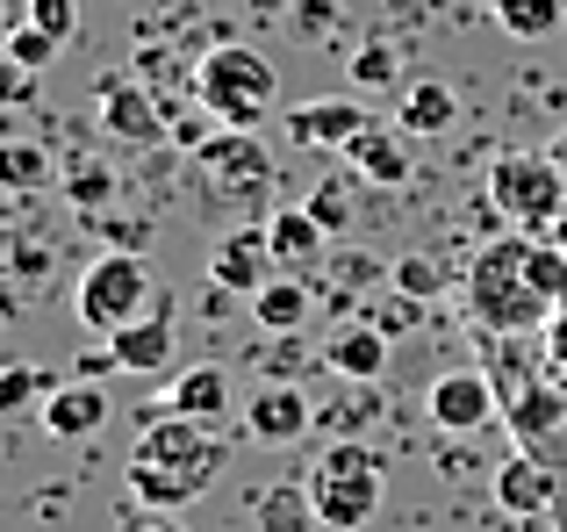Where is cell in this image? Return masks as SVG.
<instances>
[{
  "instance_id": "31",
  "label": "cell",
  "mask_w": 567,
  "mask_h": 532,
  "mask_svg": "<svg viewBox=\"0 0 567 532\" xmlns=\"http://www.w3.org/2000/svg\"><path fill=\"white\" fill-rule=\"evenodd\" d=\"M352 80L360 86H395L402 80V58H395V43H360V51H352Z\"/></svg>"
},
{
  "instance_id": "32",
  "label": "cell",
  "mask_w": 567,
  "mask_h": 532,
  "mask_svg": "<svg viewBox=\"0 0 567 532\" xmlns=\"http://www.w3.org/2000/svg\"><path fill=\"white\" fill-rule=\"evenodd\" d=\"M309 216H317L331 238H346V231H352V187L346 181H323L317 195H309Z\"/></svg>"
},
{
  "instance_id": "23",
  "label": "cell",
  "mask_w": 567,
  "mask_h": 532,
  "mask_svg": "<svg viewBox=\"0 0 567 532\" xmlns=\"http://www.w3.org/2000/svg\"><path fill=\"white\" fill-rule=\"evenodd\" d=\"M488 8H496V22L511 29L517 43H546L567 22V0H488Z\"/></svg>"
},
{
  "instance_id": "10",
  "label": "cell",
  "mask_w": 567,
  "mask_h": 532,
  "mask_svg": "<svg viewBox=\"0 0 567 532\" xmlns=\"http://www.w3.org/2000/svg\"><path fill=\"white\" fill-rule=\"evenodd\" d=\"M554 468L539 461V453L517 447L511 461H496V511L503 519H525V525H546L554 519Z\"/></svg>"
},
{
  "instance_id": "14",
  "label": "cell",
  "mask_w": 567,
  "mask_h": 532,
  "mask_svg": "<svg viewBox=\"0 0 567 532\" xmlns=\"http://www.w3.org/2000/svg\"><path fill=\"white\" fill-rule=\"evenodd\" d=\"M388 346H395V338H388L381 324L352 317V324H338V331H331L323 367H331L338 381H381V375H388Z\"/></svg>"
},
{
  "instance_id": "37",
  "label": "cell",
  "mask_w": 567,
  "mask_h": 532,
  "mask_svg": "<svg viewBox=\"0 0 567 532\" xmlns=\"http://www.w3.org/2000/svg\"><path fill=\"white\" fill-rule=\"evenodd\" d=\"M43 266H51V253H29V245H22V253H14V274H29V280H37Z\"/></svg>"
},
{
  "instance_id": "17",
  "label": "cell",
  "mask_w": 567,
  "mask_h": 532,
  "mask_svg": "<svg viewBox=\"0 0 567 532\" xmlns=\"http://www.w3.org/2000/svg\"><path fill=\"white\" fill-rule=\"evenodd\" d=\"M346 166H352V181L402 187V181H410V144H402V137H395L388 123H367L360 137L346 144Z\"/></svg>"
},
{
  "instance_id": "35",
  "label": "cell",
  "mask_w": 567,
  "mask_h": 532,
  "mask_svg": "<svg viewBox=\"0 0 567 532\" xmlns=\"http://www.w3.org/2000/svg\"><path fill=\"white\" fill-rule=\"evenodd\" d=\"M109 375H123L115 346H101V352H80V381H109Z\"/></svg>"
},
{
  "instance_id": "2",
  "label": "cell",
  "mask_w": 567,
  "mask_h": 532,
  "mask_svg": "<svg viewBox=\"0 0 567 532\" xmlns=\"http://www.w3.org/2000/svg\"><path fill=\"white\" fill-rule=\"evenodd\" d=\"M309 504H317V525L331 532H360L374 525L381 497H388V461L367 439H331V447L309 461Z\"/></svg>"
},
{
  "instance_id": "38",
  "label": "cell",
  "mask_w": 567,
  "mask_h": 532,
  "mask_svg": "<svg viewBox=\"0 0 567 532\" xmlns=\"http://www.w3.org/2000/svg\"><path fill=\"white\" fill-rule=\"evenodd\" d=\"M144 532H187V525H181V519H173V511H158V519H152V525H144Z\"/></svg>"
},
{
  "instance_id": "7",
  "label": "cell",
  "mask_w": 567,
  "mask_h": 532,
  "mask_svg": "<svg viewBox=\"0 0 567 532\" xmlns=\"http://www.w3.org/2000/svg\"><path fill=\"white\" fill-rule=\"evenodd\" d=\"M424 418L439 424V432L467 439V432H482V424L503 418V389L488 381V367H453V375H439L424 389Z\"/></svg>"
},
{
  "instance_id": "22",
  "label": "cell",
  "mask_w": 567,
  "mask_h": 532,
  "mask_svg": "<svg viewBox=\"0 0 567 532\" xmlns=\"http://www.w3.org/2000/svg\"><path fill=\"white\" fill-rule=\"evenodd\" d=\"M410 137H445V130L460 123V101H453V86H439V80H424V86H410L402 94V115H395Z\"/></svg>"
},
{
  "instance_id": "9",
  "label": "cell",
  "mask_w": 567,
  "mask_h": 532,
  "mask_svg": "<svg viewBox=\"0 0 567 532\" xmlns=\"http://www.w3.org/2000/svg\"><path fill=\"white\" fill-rule=\"evenodd\" d=\"M94 109H101V130H109V137H123V144H158V137H166V115H158L144 72H137V80H130V72L101 80Z\"/></svg>"
},
{
  "instance_id": "29",
  "label": "cell",
  "mask_w": 567,
  "mask_h": 532,
  "mask_svg": "<svg viewBox=\"0 0 567 532\" xmlns=\"http://www.w3.org/2000/svg\"><path fill=\"white\" fill-rule=\"evenodd\" d=\"M109 195H115V173L101 166V158H80V166L65 173V202L72 209H109Z\"/></svg>"
},
{
  "instance_id": "25",
  "label": "cell",
  "mask_w": 567,
  "mask_h": 532,
  "mask_svg": "<svg viewBox=\"0 0 567 532\" xmlns=\"http://www.w3.org/2000/svg\"><path fill=\"white\" fill-rule=\"evenodd\" d=\"M259 525H266V532H309V525H317L309 482H274V490L259 497Z\"/></svg>"
},
{
  "instance_id": "12",
  "label": "cell",
  "mask_w": 567,
  "mask_h": 532,
  "mask_svg": "<svg viewBox=\"0 0 567 532\" xmlns=\"http://www.w3.org/2000/svg\"><path fill=\"white\" fill-rule=\"evenodd\" d=\"M309 424H317V403H309L295 381H266V389L245 403V432L259 439V447H295Z\"/></svg>"
},
{
  "instance_id": "1",
  "label": "cell",
  "mask_w": 567,
  "mask_h": 532,
  "mask_svg": "<svg viewBox=\"0 0 567 532\" xmlns=\"http://www.w3.org/2000/svg\"><path fill=\"white\" fill-rule=\"evenodd\" d=\"M554 309H567V253L554 238H488L467 266V317L474 331L496 338H532L554 324Z\"/></svg>"
},
{
  "instance_id": "24",
  "label": "cell",
  "mask_w": 567,
  "mask_h": 532,
  "mask_svg": "<svg viewBox=\"0 0 567 532\" xmlns=\"http://www.w3.org/2000/svg\"><path fill=\"white\" fill-rule=\"evenodd\" d=\"M43 181H51V152H43L37 137H8L0 144V187H8V195H37Z\"/></svg>"
},
{
  "instance_id": "16",
  "label": "cell",
  "mask_w": 567,
  "mask_h": 532,
  "mask_svg": "<svg viewBox=\"0 0 567 532\" xmlns=\"http://www.w3.org/2000/svg\"><path fill=\"white\" fill-rule=\"evenodd\" d=\"M109 346H115V360H123V375H158V367H173V309H166V295H158L137 324H123Z\"/></svg>"
},
{
  "instance_id": "6",
  "label": "cell",
  "mask_w": 567,
  "mask_h": 532,
  "mask_svg": "<svg viewBox=\"0 0 567 532\" xmlns=\"http://www.w3.org/2000/svg\"><path fill=\"white\" fill-rule=\"evenodd\" d=\"M137 453H144V461H166V468H187V475H202V482H216V468L230 461V447L216 439V424L187 418V410H158V418H144Z\"/></svg>"
},
{
  "instance_id": "8",
  "label": "cell",
  "mask_w": 567,
  "mask_h": 532,
  "mask_svg": "<svg viewBox=\"0 0 567 532\" xmlns=\"http://www.w3.org/2000/svg\"><path fill=\"white\" fill-rule=\"evenodd\" d=\"M202 173L216 181V195H266L274 187V158H266L259 130H223L216 144H202Z\"/></svg>"
},
{
  "instance_id": "27",
  "label": "cell",
  "mask_w": 567,
  "mask_h": 532,
  "mask_svg": "<svg viewBox=\"0 0 567 532\" xmlns=\"http://www.w3.org/2000/svg\"><path fill=\"white\" fill-rule=\"evenodd\" d=\"M58 43H65V37H51L43 22H22V29H8V65L37 80V72H43V65L58 58Z\"/></svg>"
},
{
  "instance_id": "26",
  "label": "cell",
  "mask_w": 567,
  "mask_h": 532,
  "mask_svg": "<svg viewBox=\"0 0 567 532\" xmlns=\"http://www.w3.org/2000/svg\"><path fill=\"white\" fill-rule=\"evenodd\" d=\"M51 389H58V381L43 375V367H0V418H29V403L43 410Z\"/></svg>"
},
{
  "instance_id": "3",
  "label": "cell",
  "mask_w": 567,
  "mask_h": 532,
  "mask_svg": "<svg viewBox=\"0 0 567 532\" xmlns=\"http://www.w3.org/2000/svg\"><path fill=\"white\" fill-rule=\"evenodd\" d=\"M488 209L503 216V231L554 238V224L567 216V166L554 152H503L488 166Z\"/></svg>"
},
{
  "instance_id": "28",
  "label": "cell",
  "mask_w": 567,
  "mask_h": 532,
  "mask_svg": "<svg viewBox=\"0 0 567 532\" xmlns=\"http://www.w3.org/2000/svg\"><path fill=\"white\" fill-rule=\"evenodd\" d=\"M388 280H395L402 295H416V303H431V295H445V266L431 253H402L395 266H388Z\"/></svg>"
},
{
  "instance_id": "15",
  "label": "cell",
  "mask_w": 567,
  "mask_h": 532,
  "mask_svg": "<svg viewBox=\"0 0 567 532\" xmlns=\"http://www.w3.org/2000/svg\"><path fill=\"white\" fill-rule=\"evenodd\" d=\"M43 432L51 439H94L101 424H109V389L101 381H65V389L43 396Z\"/></svg>"
},
{
  "instance_id": "33",
  "label": "cell",
  "mask_w": 567,
  "mask_h": 532,
  "mask_svg": "<svg viewBox=\"0 0 567 532\" xmlns=\"http://www.w3.org/2000/svg\"><path fill=\"white\" fill-rule=\"evenodd\" d=\"M539 338H546V346H539V375L567 389V309H554V324H546Z\"/></svg>"
},
{
  "instance_id": "39",
  "label": "cell",
  "mask_w": 567,
  "mask_h": 532,
  "mask_svg": "<svg viewBox=\"0 0 567 532\" xmlns=\"http://www.w3.org/2000/svg\"><path fill=\"white\" fill-rule=\"evenodd\" d=\"M554 245H560V253H567V216H560V224H554Z\"/></svg>"
},
{
  "instance_id": "11",
  "label": "cell",
  "mask_w": 567,
  "mask_h": 532,
  "mask_svg": "<svg viewBox=\"0 0 567 532\" xmlns=\"http://www.w3.org/2000/svg\"><path fill=\"white\" fill-rule=\"evenodd\" d=\"M208 280L251 303V295L274 280V245H266V224H245V231H230V238H216V253H208Z\"/></svg>"
},
{
  "instance_id": "5",
  "label": "cell",
  "mask_w": 567,
  "mask_h": 532,
  "mask_svg": "<svg viewBox=\"0 0 567 532\" xmlns=\"http://www.w3.org/2000/svg\"><path fill=\"white\" fill-rule=\"evenodd\" d=\"M194 101L216 109L230 130H259V115L274 109V65L245 43H216V51L194 65Z\"/></svg>"
},
{
  "instance_id": "19",
  "label": "cell",
  "mask_w": 567,
  "mask_h": 532,
  "mask_svg": "<svg viewBox=\"0 0 567 532\" xmlns=\"http://www.w3.org/2000/svg\"><path fill=\"white\" fill-rule=\"evenodd\" d=\"M251 317H259L274 338H295L309 317H317V288H309L302 274H274L259 295H251Z\"/></svg>"
},
{
  "instance_id": "21",
  "label": "cell",
  "mask_w": 567,
  "mask_h": 532,
  "mask_svg": "<svg viewBox=\"0 0 567 532\" xmlns=\"http://www.w3.org/2000/svg\"><path fill=\"white\" fill-rule=\"evenodd\" d=\"M166 403H173V410H187V418H208V424H216L223 410H230V375H223L216 360L181 367V375H173V389H166Z\"/></svg>"
},
{
  "instance_id": "30",
  "label": "cell",
  "mask_w": 567,
  "mask_h": 532,
  "mask_svg": "<svg viewBox=\"0 0 567 532\" xmlns=\"http://www.w3.org/2000/svg\"><path fill=\"white\" fill-rule=\"evenodd\" d=\"M367 324H381L388 338H402V331H416V324H424V303H416V295H402V288H388V295L367 303Z\"/></svg>"
},
{
  "instance_id": "34",
  "label": "cell",
  "mask_w": 567,
  "mask_h": 532,
  "mask_svg": "<svg viewBox=\"0 0 567 532\" xmlns=\"http://www.w3.org/2000/svg\"><path fill=\"white\" fill-rule=\"evenodd\" d=\"M29 22H43L51 37H72L80 29V0H29Z\"/></svg>"
},
{
  "instance_id": "18",
  "label": "cell",
  "mask_w": 567,
  "mask_h": 532,
  "mask_svg": "<svg viewBox=\"0 0 567 532\" xmlns=\"http://www.w3.org/2000/svg\"><path fill=\"white\" fill-rule=\"evenodd\" d=\"M266 245H274V266H280V274H302V266L323 259L331 231H323L309 209H274V216H266Z\"/></svg>"
},
{
  "instance_id": "13",
  "label": "cell",
  "mask_w": 567,
  "mask_h": 532,
  "mask_svg": "<svg viewBox=\"0 0 567 532\" xmlns=\"http://www.w3.org/2000/svg\"><path fill=\"white\" fill-rule=\"evenodd\" d=\"M367 123H374V115H367L360 101H302V109H288V137L309 144V152H346Z\"/></svg>"
},
{
  "instance_id": "20",
  "label": "cell",
  "mask_w": 567,
  "mask_h": 532,
  "mask_svg": "<svg viewBox=\"0 0 567 532\" xmlns=\"http://www.w3.org/2000/svg\"><path fill=\"white\" fill-rule=\"evenodd\" d=\"M130 497L137 504H152V511H181V504H194V497L208 490L202 475H187V468H166V461H144V453H130Z\"/></svg>"
},
{
  "instance_id": "36",
  "label": "cell",
  "mask_w": 567,
  "mask_h": 532,
  "mask_svg": "<svg viewBox=\"0 0 567 532\" xmlns=\"http://www.w3.org/2000/svg\"><path fill=\"white\" fill-rule=\"evenodd\" d=\"M323 22H331V0H302V29H309V37H317Z\"/></svg>"
},
{
  "instance_id": "4",
  "label": "cell",
  "mask_w": 567,
  "mask_h": 532,
  "mask_svg": "<svg viewBox=\"0 0 567 532\" xmlns=\"http://www.w3.org/2000/svg\"><path fill=\"white\" fill-rule=\"evenodd\" d=\"M152 303H158V280H152V266L130 253V245L101 253L80 280H72V317H80L86 331H101V338H115L123 324H137Z\"/></svg>"
}]
</instances>
